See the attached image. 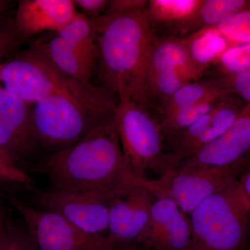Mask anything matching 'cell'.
<instances>
[{
    "label": "cell",
    "instance_id": "6da1fadb",
    "mask_svg": "<svg viewBox=\"0 0 250 250\" xmlns=\"http://www.w3.org/2000/svg\"><path fill=\"white\" fill-rule=\"evenodd\" d=\"M39 170L48 177L54 190L99 194L113 200L137 177L123 154L114 116L73 146L46 156Z\"/></svg>",
    "mask_w": 250,
    "mask_h": 250
},
{
    "label": "cell",
    "instance_id": "7a4b0ae2",
    "mask_svg": "<svg viewBox=\"0 0 250 250\" xmlns=\"http://www.w3.org/2000/svg\"><path fill=\"white\" fill-rule=\"evenodd\" d=\"M92 22L97 33L104 86L117 95L125 93L152 112L147 80L156 37L146 9L113 16L104 14Z\"/></svg>",
    "mask_w": 250,
    "mask_h": 250
},
{
    "label": "cell",
    "instance_id": "3957f363",
    "mask_svg": "<svg viewBox=\"0 0 250 250\" xmlns=\"http://www.w3.org/2000/svg\"><path fill=\"white\" fill-rule=\"evenodd\" d=\"M115 94L98 99L52 95L32 105L33 126L39 146L54 152L79 142L99 123L113 116Z\"/></svg>",
    "mask_w": 250,
    "mask_h": 250
},
{
    "label": "cell",
    "instance_id": "277c9868",
    "mask_svg": "<svg viewBox=\"0 0 250 250\" xmlns=\"http://www.w3.org/2000/svg\"><path fill=\"white\" fill-rule=\"evenodd\" d=\"M0 88L30 105L59 94L98 99L113 93L104 85L95 86L65 76L32 46L0 65Z\"/></svg>",
    "mask_w": 250,
    "mask_h": 250
},
{
    "label": "cell",
    "instance_id": "5b68a950",
    "mask_svg": "<svg viewBox=\"0 0 250 250\" xmlns=\"http://www.w3.org/2000/svg\"><path fill=\"white\" fill-rule=\"evenodd\" d=\"M236 182L208 197L189 214L191 237L188 250L244 249L250 211L237 194Z\"/></svg>",
    "mask_w": 250,
    "mask_h": 250
},
{
    "label": "cell",
    "instance_id": "8992f818",
    "mask_svg": "<svg viewBox=\"0 0 250 250\" xmlns=\"http://www.w3.org/2000/svg\"><path fill=\"white\" fill-rule=\"evenodd\" d=\"M118 97L115 123L123 154L134 175L145 177L147 170H168L165 136L157 118L125 93Z\"/></svg>",
    "mask_w": 250,
    "mask_h": 250
},
{
    "label": "cell",
    "instance_id": "52a82bcc",
    "mask_svg": "<svg viewBox=\"0 0 250 250\" xmlns=\"http://www.w3.org/2000/svg\"><path fill=\"white\" fill-rule=\"evenodd\" d=\"M250 165L248 156L231 165L223 167H184L177 166L166 171L159 178L138 177L155 197L170 199L189 215L200 204L236 182Z\"/></svg>",
    "mask_w": 250,
    "mask_h": 250
},
{
    "label": "cell",
    "instance_id": "ba28073f",
    "mask_svg": "<svg viewBox=\"0 0 250 250\" xmlns=\"http://www.w3.org/2000/svg\"><path fill=\"white\" fill-rule=\"evenodd\" d=\"M10 201L41 250H111L106 237L86 234L55 212L36 209L14 197Z\"/></svg>",
    "mask_w": 250,
    "mask_h": 250
},
{
    "label": "cell",
    "instance_id": "9c48e42d",
    "mask_svg": "<svg viewBox=\"0 0 250 250\" xmlns=\"http://www.w3.org/2000/svg\"><path fill=\"white\" fill-rule=\"evenodd\" d=\"M156 197L136 177L110 207L106 239L111 250H128L141 244Z\"/></svg>",
    "mask_w": 250,
    "mask_h": 250
},
{
    "label": "cell",
    "instance_id": "30bf717a",
    "mask_svg": "<svg viewBox=\"0 0 250 250\" xmlns=\"http://www.w3.org/2000/svg\"><path fill=\"white\" fill-rule=\"evenodd\" d=\"M113 199L95 193L43 192L39 199L42 208L52 210L90 236L106 237Z\"/></svg>",
    "mask_w": 250,
    "mask_h": 250
},
{
    "label": "cell",
    "instance_id": "8fae6325",
    "mask_svg": "<svg viewBox=\"0 0 250 250\" xmlns=\"http://www.w3.org/2000/svg\"><path fill=\"white\" fill-rule=\"evenodd\" d=\"M31 108L32 105L0 88V151L14 164L39 146Z\"/></svg>",
    "mask_w": 250,
    "mask_h": 250
},
{
    "label": "cell",
    "instance_id": "7c38bea8",
    "mask_svg": "<svg viewBox=\"0 0 250 250\" xmlns=\"http://www.w3.org/2000/svg\"><path fill=\"white\" fill-rule=\"evenodd\" d=\"M190 237L189 215L170 199L156 197L141 244L152 250H188Z\"/></svg>",
    "mask_w": 250,
    "mask_h": 250
},
{
    "label": "cell",
    "instance_id": "4fadbf2b",
    "mask_svg": "<svg viewBox=\"0 0 250 250\" xmlns=\"http://www.w3.org/2000/svg\"><path fill=\"white\" fill-rule=\"evenodd\" d=\"M250 152V103L246 104L225 134L177 166L223 167L238 162Z\"/></svg>",
    "mask_w": 250,
    "mask_h": 250
},
{
    "label": "cell",
    "instance_id": "5bb4252c",
    "mask_svg": "<svg viewBox=\"0 0 250 250\" xmlns=\"http://www.w3.org/2000/svg\"><path fill=\"white\" fill-rule=\"evenodd\" d=\"M74 0H22L14 22L21 37L45 31L58 33L78 14Z\"/></svg>",
    "mask_w": 250,
    "mask_h": 250
},
{
    "label": "cell",
    "instance_id": "9a60e30c",
    "mask_svg": "<svg viewBox=\"0 0 250 250\" xmlns=\"http://www.w3.org/2000/svg\"><path fill=\"white\" fill-rule=\"evenodd\" d=\"M202 0H149L146 12L152 31L161 28L168 38H183Z\"/></svg>",
    "mask_w": 250,
    "mask_h": 250
},
{
    "label": "cell",
    "instance_id": "2e32d148",
    "mask_svg": "<svg viewBox=\"0 0 250 250\" xmlns=\"http://www.w3.org/2000/svg\"><path fill=\"white\" fill-rule=\"evenodd\" d=\"M32 47L65 76L90 83L95 63L83 57L75 47L57 34L48 40L38 41Z\"/></svg>",
    "mask_w": 250,
    "mask_h": 250
},
{
    "label": "cell",
    "instance_id": "e0dca14e",
    "mask_svg": "<svg viewBox=\"0 0 250 250\" xmlns=\"http://www.w3.org/2000/svg\"><path fill=\"white\" fill-rule=\"evenodd\" d=\"M190 62L200 73L216 64L223 54L233 46L215 27H207L181 38Z\"/></svg>",
    "mask_w": 250,
    "mask_h": 250
},
{
    "label": "cell",
    "instance_id": "ac0fdd59",
    "mask_svg": "<svg viewBox=\"0 0 250 250\" xmlns=\"http://www.w3.org/2000/svg\"><path fill=\"white\" fill-rule=\"evenodd\" d=\"M164 69H175L189 82L200 80L202 75L190 62L181 38H156L147 75Z\"/></svg>",
    "mask_w": 250,
    "mask_h": 250
},
{
    "label": "cell",
    "instance_id": "d6986e66",
    "mask_svg": "<svg viewBox=\"0 0 250 250\" xmlns=\"http://www.w3.org/2000/svg\"><path fill=\"white\" fill-rule=\"evenodd\" d=\"M229 95L230 94L225 90L218 78L190 82L157 106V120L205 100Z\"/></svg>",
    "mask_w": 250,
    "mask_h": 250
},
{
    "label": "cell",
    "instance_id": "ffe728a7",
    "mask_svg": "<svg viewBox=\"0 0 250 250\" xmlns=\"http://www.w3.org/2000/svg\"><path fill=\"white\" fill-rule=\"evenodd\" d=\"M248 9H250V0H202L184 37L205 28L215 27L233 15Z\"/></svg>",
    "mask_w": 250,
    "mask_h": 250
},
{
    "label": "cell",
    "instance_id": "44dd1931",
    "mask_svg": "<svg viewBox=\"0 0 250 250\" xmlns=\"http://www.w3.org/2000/svg\"><path fill=\"white\" fill-rule=\"evenodd\" d=\"M57 35L95 63L98 59V39L93 22L79 13Z\"/></svg>",
    "mask_w": 250,
    "mask_h": 250
},
{
    "label": "cell",
    "instance_id": "7402d4cb",
    "mask_svg": "<svg viewBox=\"0 0 250 250\" xmlns=\"http://www.w3.org/2000/svg\"><path fill=\"white\" fill-rule=\"evenodd\" d=\"M225 97L205 100L158 120L164 134L176 132L193 124L202 117L213 111Z\"/></svg>",
    "mask_w": 250,
    "mask_h": 250
},
{
    "label": "cell",
    "instance_id": "603a6c76",
    "mask_svg": "<svg viewBox=\"0 0 250 250\" xmlns=\"http://www.w3.org/2000/svg\"><path fill=\"white\" fill-rule=\"evenodd\" d=\"M215 27L235 45L250 43V9L233 15Z\"/></svg>",
    "mask_w": 250,
    "mask_h": 250
},
{
    "label": "cell",
    "instance_id": "cb8c5ba5",
    "mask_svg": "<svg viewBox=\"0 0 250 250\" xmlns=\"http://www.w3.org/2000/svg\"><path fill=\"white\" fill-rule=\"evenodd\" d=\"M223 76L234 75L250 69V43L233 46L217 62Z\"/></svg>",
    "mask_w": 250,
    "mask_h": 250
},
{
    "label": "cell",
    "instance_id": "d4e9b609",
    "mask_svg": "<svg viewBox=\"0 0 250 250\" xmlns=\"http://www.w3.org/2000/svg\"><path fill=\"white\" fill-rule=\"evenodd\" d=\"M9 4V1L0 0V59L16 47L21 37L16 30L14 21L4 17Z\"/></svg>",
    "mask_w": 250,
    "mask_h": 250
},
{
    "label": "cell",
    "instance_id": "484cf974",
    "mask_svg": "<svg viewBox=\"0 0 250 250\" xmlns=\"http://www.w3.org/2000/svg\"><path fill=\"white\" fill-rule=\"evenodd\" d=\"M218 79L229 94L235 95L246 104L250 103V69Z\"/></svg>",
    "mask_w": 250,
    "mask_h": 250
},
{
    "label": "cell",
    "instance_id": "4316f807",
    "mask_svg": "<svg viewBox=\"0 0 250 250\" xmlns=\"http://www.w3.org/2000/svg\"><path fill=\"white\" fill-rule=\"evenodd\" d=\"M0 250H32L31 238L11 226L0 240Z\"/></svg>",
    "mask_w": 250,
    "mask_h": 250
},
{
    "label": "cell",
    "instance_id": "83f0119b",
    "mask_svg": "<svg viewBox=\"0 0 250 250\" xmlns=\"http://www.w3.org/2000/svg\"><path fill=\"white\" fill-rule=\"evenodd\" d=\"M0 180L16 183L29 184V179L24 171L16 164L0 154Z\"/></svg>",
    "mask_w": 250,
    "mask_h": 250
},
{
    "label": "cell",
    "instance_id": "f1b7e54d",
    "mask_svg": "<svg viewBox=\"0 0 250 250\" xmlns=\"http://www.w3.org/2000/svg\"><path fill=\"white\" fill-rule=\"evenodd\" d=\"M109 1L108 0H75V5L80 8L85 17L90 21H95L105 14Z\"/></svg>",
    "mask_w": 250,
    "mask_h": 250
},
{
    "label": "cell",
    "instance_id": "f546056e",
    "mask_svg": "<svg viewBox=\"0 0 250 250\" xmlns=\"http://www.w3.org/2000/svg\"><path fill=\"white\" fill-rule=\"evenodd\" d=\"M147 2L146 0H111L108 2L104 14L113 16L146 9Z\"/></svg>",
    "mask_w": 250,
    "mask_h": 250
},
{
    "label": "cell",
    "instance_id": "4dcf8cb0",
    "mask_svg": "<svg viewBox=\"0 0 250 250\" xmlns=\"http://www.w3.org/2000/svg\"><path fill=\"white\" fill-rule=\"evenodd\" d=\"M235 187L240 200L250 211V165L237 179Z\"/></svg>",
    "mask_w": 250,
    "mask_h": 250
},
{
    "label": "cell",
    "instance_id": "1f68e13d",
    "mask_svg": "<svg viewBox=\"0 0 250 250\" xmlns=\"http://www.w3.org/2000/svg\"><path fill=\"white\" fill-rule=\"evenodd\" d=\"M11 225L9 223H6V221L3 222L2 223L0 224V240L4 236V235L9 231Z\"/></svg>",
    "mask_w": 250,
    "mask_h": 250
},
{
    "label": "cell",
    "instance_id": "d6a6232c",
    "mask_svg": "<svg viewBox=\"0 0 250 250\" xmlns=\"http://www.w3.org/2000/svg\"><path fill=\"white\" fill-rule=\"evenodd\" d=\"M5 220L4 219V215H3L2 210H1V208H0V224L2 223Z\"/></svg>",
    "mask_w": 250,
    "mask_h": 250
},
{
    "label": "cell",
    "instance_id": "836d02e7",
    "mask_svg": "<svg viewBox=\"0 0 250 250\" xmlns=\"http://www.w3.org/2000/svg\"><path fill=\"white\" fill-rule=\"evenodd\" d=\"M0 154H1V155H3V156H5V157L7 158V159H9V160H10V159H9V158H8V157H7V156H6V155H5V154H4V153H3L2 152H1V151H0ZM10 161H11V160H10ZM12 162H13V161H12ZM13 163H14V162H13Z\"/></svg>",
    "mask_w": 250,
    "mask_h": 250
}]
</instances>
